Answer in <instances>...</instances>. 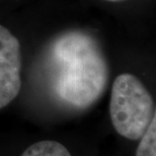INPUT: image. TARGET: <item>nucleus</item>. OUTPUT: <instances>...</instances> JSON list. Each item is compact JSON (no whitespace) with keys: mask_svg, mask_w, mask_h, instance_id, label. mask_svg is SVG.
Returning <instances> with one entry per match:
<instances>
[{"mask_svg":"<svg viewBox=\"0 0 156 156\" xmlns=\"http://www.w3.org/2000/svg\"><path fill=\"white\" fill-rule=\"evenodd\" d=\"M55 90L60 98L76 108H87L105 91L108 67L96 41L81 32H70L53 47Z\"/></svg>","mask_w":156,"mask_h":156,"instance_id":"nucleus-1","label":"nucleus"},{"mask_svg":"<svg viewBox=\"0 0 156 156\" xmlns=\"http://www.w3.org/2000/svg\"><path fill=\"white\" fill-rule=\"evenodd\" d=\"M112 124L130 140L142 137L155 116L151 94L136 76L123 73L115 79L110 101Z\"/></svg>","mask_w":156,"mask_h":156,"instance_id":"nucleus-2","label":"nucleus"},{"mask_svg":"<svg viewBox=\"0 0 156 156\" xmlns=\"http://www.w3.org/2000/svg\"><path fill=\"white\" fill-rule=\"evenodd\" d=\"M20 44L11 32L0 24V108L20 93L21 87Z\"/></svg>","mask_w":156,"mask_h":156,"instance_id":"nucleus-3","label":"nucleus"},{"mask_svg":"<svg viewBox=\"0 0 156 156\" xmlns=\"http://www.w3.org/2000/svg\"><path fill=\"white\" fill-rule=\"evenodd\" d=\"M21 156H71V154L61 143L44 140L30 146Z\"/></svg>","mask_w":156,"mask_h":156,"instance_id":"nucleus-4","label":"nucleus"},{"mask_svg":"<svg viewBox=\"0 0 156 156\" xmlns=\"http://www.w3.org/2000/svg\"><path fill=\"white\" fill-rule=\"evenodd\" d=\"M136 156H156V116L141 137Z\"/></svg>","mask_w":156,"mask_h":156,"instance_id":"nucleus-5","label":"nucleus"},{"mask_svg":"<svg viewBox=\"0 0 156 156\" xmlns=\"http://www.w3.org/2000/svg\"><path fill=\"white\" fill-rule=\"evenodd\" d=\"M105 1H112V2H117V1H123V0H105Z\"/></svg>","mask_w":156,"mask_h":156,"instance_id":"nucleus-6","label":"nucleus"}]
</instances>
